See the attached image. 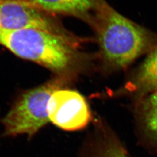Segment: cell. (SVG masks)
I'll return each instance as SVG.
<instances>
[{
    "instance_id": "cell-1",
    "label": "cell",
    "mask_w": 157,
    "mask_h": 157,
    "mask_svg": "<svg viewBox=\"0 0 157 157\" xmlns=\"http://www.w3.org/2000/svg\"><path fill=\"white\" fill-rule=\"evenodd\" d=\"M92 22L104 61L111 67H126L157 44V36L115 10L104 0Z\"/></svg>"
},
{
    "instance_id": "cell-2",
    "label": "cell",
    "mask_w": 157,
    "mask_h": 157,
    "mask_svg": "<svg viewBox=\"0 0 157 157\" xmlns=\"http://www.w3.org/2000/svg\"><path fill=\"white\" fill-rule=\"evenodd\" d=\"M0 44L17 56L58 74L73 71L83 59L72 41L40 29L0 31Z\"/></svg>"
},
{
    "instance_id": "cell-3",
    "label": "cell",
    "mask_w": 157,
    "mask_h": 157,
    "mask_svg": "<svg viewBox=\"0 0 157 157\" xmlns=\"http://www.w3.org/2000/svg\"><path fill=\"white\" fill-rule=\"evenodd\" d=\"M64 79L56 78L20 95L2 119L4 135L32 137L50 122L47 106L52 94L61 89Z\"/></svg>"
},
{
    "instance_id": "cell-4",
    "label": "cell",
    "mask_w": 157,
    "mask_h": 157,
    "mask_svg": "<svg viewBox=\"0 0 157 157\" xmlns=\"http://www.w3.org/2000/svg\"><path fill=\"white\" fill-rule=\"evenodd\" d=\"M36 29L75 39L61 25L37 7L23 0H0V31Z\"/></svg>"
},
{
    "instance_id": "cell-5",
    "label": "cell",
    "mask_w": 157,
    "mask_h": 157,
    "mask_svg": "<svg viewBox=\"0 0 157 157\" xmlns=\"http://www.w3.org/2000/svg\"><path fill=\"white\" fill-rule=\"evenodd\" d=\"M50 122L68 131L83 129L91 119L85 98L78 91L58 89L51 96L47 106Z\"/></svg>"
},
{
    "instance_id": "cell-6",
    "label": "cell",
    "mask_w": 157,
    "mask_h": 157,
    "mask_svg": "<svg viewBox=\"0 0 157 157\" xmlns=\"http://www.w3.org/2000/svg\"><path fill=\"white\" fill-rule=\"evenodd\" d=\"M43 11L67 14L91 20L101 0H23Z\"/></svg>"
},
{
    "instance_id": "cell-7",
    "label": "cell",
    "mask_w": 157,
    "mask_h": 157,
    "mask_svg": "<svg viewBox=\"0 0 157 157\" xmlns=\"http://www.w3.org/2000/svg\"><path fill=\"white\" fill-rule=\"evenodd\" d=\"M132 82L135 90L142 95L157 91V44L138 68Z\"/></svg>"
},
{
    "instance_id": "cell-8",
    "label": "cell",
    "mask_w": 157,
    "mask_h": 157,
    "mask_svg": "<svg viewBox=\"0 0 157 157\" xmlns=\"http://www.w3.org/2000/svg\"><path fill=\"white\" fill-rule=\"evenodd\" d=\"M142 108L146 132L152 140L157 143V91L146 98Z\"/></svg>"
},
{
    "instance_id": "cell-9",
    "label": "cell",
    "mask_w": 157,
    "mask_h": 157,
    "mask_svg": "<svg viewBox=\"0 0 157 157\" xmlns=\"http://www.w3.org/2000/svg\"><path fill=\"white\" fill-rule=\"evenodd\" d=\"M106 157H128L124 150L119 146H112L107 151Z\"/></svg>"
}]
</instances>
